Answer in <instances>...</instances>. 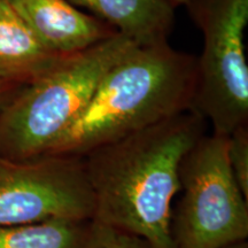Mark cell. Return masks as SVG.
Instances as JSON below:
<instances>
[{"instance_id":"obj_1","label":"cell","mask_w":248,"mask_h":248,"mask_svg":"<svg viewBox=\"0 0 248 248\" xmlns=\"http://www.w3.org/2000/svg\"><path fill=\"white\" fill-rule=\"evenodd\" d=\"M206 120L187 109L83 155L93 221L130 232L151 248H177L173 201L183 157L206 135Z\"/></svg>"},{"instance_id":"obj_2","label":"cell","mask_w":248,"mask_h":248,"mask_svg":"<svg viewBox=\"0 0 248 248\" xmlns=\"http://www.w3.org/2000/svg\"><path fill=\"white\" fill-rule=\"evenodd\" d=\"M197 58L168 42L136 45L105 74L82 113L47 155L94 148L193 109Z\"/></svg>"},{"instance_id":"obj_3","label":"cell","mask_w":248,"mask_h":248,"mask_svg":"<svg viewBox=\"0 0 248 248\" xmlns=\"http://www.w3.org/2000/svg\"><path fill=\"white\" fill-rule=\"evenodd\" d=\"M136 45L117 33L61 58L21 86L0 109V155L16 161L46 156L89 104L105 74Z\"/></svg>"},{"instance_id":"obj_4","label":"cell","mask_w":248,"mask_h":248,"mask_svg":"<svg viewBox=\"0 0 248 248\" xmlns=\"http://www.w3.org/2000/svg\"><path fill=\"white\" fill-rule=\"evenodd\" d=\"M229 136L203 135L179 167L181 199L172 206L177 248H223L248 239V200L231 171Z\"/></svg>"},{"instance_id":"obj_5","label":"cell","mask_w":248,"mask_h":248,"mask_svg":"<svg viewBox=\"0 0 248 248\" xmlns=\"http://www.w3.org/2000/svg\"><path fill=\"white\" fill-rule=\"evenodd\" d=\"M186 7L203 38L192 108L213 133L230 136L248 126V0H191Z\"/></svg>"},{"instance_id":"obj_6","label":"cell","mask_w":248,"mask_h":248,"mask_svg":"<svg viewBox=\"0 0 248 248\" xmlns=\"http://www.w3.org/2000/svg\"><path fill=\"white\" fill-rule=\"evenodd\" d=\"M93 212L82 157L46 155L16 161L0 155V226L92 219Z\"/></svg>"},{"instance_id":"obj_7","label":"cell","mask_w":248,"mask_h":248,"mask_svg":"<svg viewBox=\"0 0 248 248\" xmlns=\"http://www.w3.org/2000/svg\"><path fill=\"white\" fill-rule=\"evenodd\" d=\"M45 47L58 55L85 51L117 32L68 0H7Z\"/></svg>"},{"instance_id":"obj_8","label":"cell","mask_w":248,"mask_h":248,"mask_svg":"<svg viewBox=\"0 0 248 248\" xmlns=\"http://www.w3.org/2000/svg\"><path fill=\"white\" fill-rule=\"evenodd\" d=\"M85 8L137 45L168 42L173 26V8L166 0H68Z\"/></svg>"},{"instance_id":"obj_9","label":"cell","mask_w":248,"mask_h":248,"mask_svg":"<svg viewBox=\"0 0 248 248\" xmlns=\"http://www.w3.org/2000/svg\"><path fill=\"white\" fill-rule=\"evenodd\" d=\"M61 58L40 43L7 0H0V78L27 84Z\"/></svg>"},{"instance_id":"obj_10","label":"cell","mask_w":248,"mask_h":248,"mask_svg":"<svg viewBox=\"0 0 248 248\" xmlns=\"http://www.w3.org/2000/svg\"><path fill=\"white\" fill-rule=\"evenodd\" d=\"M102 226L93 219H49L0 226V248H98Z\"/></svg>"},{"instance_id":"obj_11","label":"cell","mask_w":248,"mask_h":248,"mask_svg":"<svg viewBox=\"0 0 248 248\" xmlns=\"http://www.w3.org/2000/svg\"><path fill=\"white\" fill-rule=\"evenodd\" d=\"M228 159L235 182L248 200V126L229 136Z\"/></svg>"},{"instance_id":"obj_12","label":"cell","mask_w":248,"mask_h":248,"mask_svg":"<svg viewBox=\"0 0 248 248\" xmlns=\"http://www.w3.org/2000/svg\"><path fill=\"white\" fill-rule=\"evenodd\" d=\"M102 226L98 248H151L146 240L130 232Z\"/></svg>"},{"instance_id":"obj_13","label":"cell","mask_w":248,"mask_h":248,"mask_svg":"<svg viewBox=\"0 0 248 248\" xmlns=\"http://www.w3.org/2000/svg\"><path fill=\"white\" fill-rule=\"evenodd\" d=\"M21 86H22V84H17V83L0 78V109Z\"/></svg>"},{"instance_id":"obj_14","label":"cell","mask_w":248,"mask_h":248,"mask_svg":"<svg viewBox=\"0 0 248 248\" xmlns=\"http://www.w3.org/2000/svg\"><path fill=\"white\" fill-rule=\"evenodd\" d=\"M167 2H168V4H170L172 6L173 8L175 7H177V6H179V5H187L188 2L191 1V0H166Z\"/></svg>"},{"instance_id":"obj_15","label":"cell","mask_w":248,"mask_h":248,"mask_svg":"<svg viewBox=\"0 0 248 248\" xmlns=\"http://www.w3.org/2000/svg\"><path fill=\"white\" fill-rule=\"evenodd\" d=\"M223 248H248V241H241V243H238V244H233V245H230V246H226V247H223Z\"/></svg>"}]
</instances>
